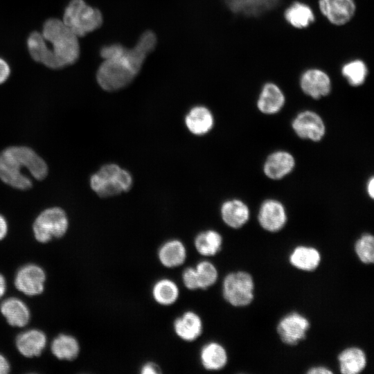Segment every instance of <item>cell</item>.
I'll return each mask as SVG.
<instances>
[{
	"instance_id": "cell-24",
	"label": "cell",
	"mask_w": 374,
	"mask_h": 374,
	"mask_svg": "<svg viewBox=\"0 0 374 374\" xmlns=\"http://www.w3.org/2000/svg\"><path fill=\"white\" fill-rule=\"evenodd\" d=\"M285 20L293 28L303 29L307 28L315 19V15L308 4L294 1L283 11Z\"/></svg>"
},
{
	"instance_id": "cell-1",
	"label": "cell",
	"mask_w": 374,
	"mask_h": 374,
	"mask_svg": "<svg viewBox=\"0 0 374 374\" xmlns=\"http://www.w3.org/2000/svg\"><path fill=\"white\" fill-rule=\"evenodd\" d=\"M157 43L156 35L146 30L131 48L118 43L103 46L100 55L104 60L96 73L99 86L105 91H114L129 85L139 74Z\"/></svg>"
},
{
	"instance_id": "cell-20",
	"label": "cell",
	"mask_w": 374,
	"mask_h": 374,
	"mask_svg": "<svg viewBox=\"0 0 374 374\" xmlns=\"http://www.w3.org/2000/svg\"><path fill=\"white\" fill-rule=\"evenodd\" d=\"M27 46L31 57L51 69H59L60 66L46 41L41 33L32 32L27 39Z\"/></svg>"
},
{
	"instance_id": "cell-19",
	"label": "cell",
	"mask_w": 374,
	"mask_h": 374,
	"mask_svg": "<svg viewBox=\"0 0 374 374\" xmlns=\"http://www.w3.org/2000/svg\"><path fill=\"white\" fill-rule=\"evenodd\" d=\"M288 260L294 268L311 272L319 267L321 261V255L320 251L314 247L298 245L290 252Z\"/></svg>"
},
{
	"instance_id": "cell-36",
	"label": "cell",
	"mask_w": 374,
	"mask_h": 374,
	"mask_svg": "<svg viewBox=\"0 0 374 374\" xmlns=\"http://www.w3.org/2000/svg\"><path fill=\"white\" fill-rule=\"evenodd\" d=\"M160 373V368L153 362L145 363L141 368V373L142 374H157Z\"/></svg>"
},
{
	"instance_id": "cell-35",
	"label": "cell",
	"mask_w": 374,
	"mask_h": 374,
	"mask_svg": "<svg viewBox=\"0 0 374 374\" xmlns=\"http://www.w3.org/2000/svg\"><path fill=\"white\" fill-rule=\"evenodd\" d=\"M10 73L8 64L0 57V84L7 80Z\"/></svg>"
},
{
	"instance_id": "cell-41",
	"label": "cell",
	"mask_w": 374,
	"mask_h": 374,
	"mask_svg": "<svg viewBox=\"0 0 374 374\" xmlns=\"http://www.w3.org/2000/svg\"><path fill=\"white\" fill-rule=\"evenodd\" d=\"M6 291V281L4 276L0 274V299L4 295Z\"/></svg>"
},
{
	"instance_id": "cell-2",
	"label": "cell",
	"mask_w": 374,
	"mask_h": 374,
	"mask_svg": "<svg viewBox=\"0 0 374 374\" xmlns=\"http://www.w3.org/2000/svg\"><path fill=\"white\" fill-rule=\"evenodd\" d=\"M37 179H44L48 174L44 160L33 150L26 146H11L0 154V179L6 184L18 189L27 190L33 182L28 174Z\"/></svg>"
},
{
	"instance_id": "cell-37",
	"label": "cell",
	"mask_w": 374,
	"mask_h": 374,
	"mask_svg": "<svg viewBox=\"0 0 374 374\" xmlns=\"http://www.w3.org/2000/svg\"><path fill=\"white\" fill-rule=\"evenodd\" d=\"M308 374H332L333 372L325 366H315L310 368L307 372Z\"/></svg>"
},
{
	"instance_id": "cell-15",
	"label": "cell",
	"mask_w": 374,
	"mask_h": 374,
	"mask_svg": "<svg viewBox=\"0 0 374 374\" xmlns=\"http://www.w3.org/2000/svg\"><path fill=\"white\" fill-rule=\"evenodd\" d=\"M318 8L330 24L342 26L353 17L356 4L354 0H319Z\"/></svg>"
},
{
	"instance_id": "cell-32",
	"label": "cell",
	"mask_w": 374,
	"mask_h": 374,
	"mask_svg": "<svg viewBox=\"0 0 374 374\" xmlns=\"http://www.w3.org/2000/svg\"><path fill=\"white\" fill-rule=\"evenodd\" d=\"M195 269L199 289L206 290L213 285L217 280V269L210 261L199 262Z\"/></svg>"
},
{
	"instance_id": "cell-18",
	"label": "cell",
	"mask_w": 374,
	"mask_h": 374,
	"mask_svg": "<svg viewBox=\"0 0 374 374\" xmlns=\"http://www.w3.org/2000/svg\"><path fill=\"white\" fill-rule=\"evenodd\" d=\"M220 214L225 224L235 229L245 225L250 217L249 206L238 199H232L223 202Z\"/></svg>"
},
{
	"instance_id": "cell-30",
	"label": "cell",
	"mask_w": 374,
	"mask_h": 374,
	"mask_svg": "<svg viewBox=\"0 0 374 374\" xmlns=\"http://www.w3.org/2000/svg\"><path fill=\"white\" fill-rule=\"evenodd\" d=\"M51 350L53 355L59 359L73 360L80 353V345L74 337L60 334L53 340Z\"/></svg>"
},
{
	"instance_id": "cell-17",
	"label": "cell",
	"mask_w": 374,
	"mask_h": 374,
	"mask_svg": "<svg viewBox=\"0 0 374 374\" xmlns=\"http://www.w3.org/2000/svg\"><path fill=\"white\" fill-rule=\"evenodd\" d=\"M46 336L41 330L31 329L17 335L15 345L18 351L26 357L39 356L46 345Z\"/></svg>"
},
{
	"instance_id": "cell-11",
	"label": "cell",
	"mask_w": 374,
	"mask_h": 374,
	"mask_svg": "<svg viewBox=\"0 0 374 374\" xmlns=\"http://www.w3.org/2000/svg\"><path fill=\"white\" fill-rule=\"evenodd\" d=\"M292 128L299 138L314 142L320 141L326 132V124L321 116L310 109L298 113L292 121Z\"/></svg>"
},
{
	"instance_id": "cell-21",
	"label": "cell",
	"mask_w": 374,
	"mask_h": 374,
	"mask_svg": "<svg viewBox=\"0 0 374 374\" xmlns=\"http://www.w3.org/2000/svg\"><path fill=\"white\" fill-rule=\"evenodd\" d=\"M339 368L343 374H358L367 365L364 350L357 346H350L342 350L337 356Z\"/></svg>"
},
{
	"instance_id": "cell-26",
	"label": "cell",
	"mask_w": 374,
	"mask_h": 374,
	"mask_svg": "<svg viewBox=\"0 0 374 374\" xmlns=\"http://www.w3.org/2000/svg\"><path fill=\"white\" fill-rule=\"evenodd\" d=\"M199 359L206 370L220 371L226 365L228 354L221 344L211 341L202 346L199 353Z\"/></svg>"
},
{
	"instance_id": "cell-16",
	"label": "cell",
	"mask_w": 374,
	"mask_h": 374,
	"mask_svg": "<svg viewBox=\"0 0 374 374\" xmlns=\"http://www.w3.org/2000/svg\"><path fill=\"white\" fill-rule=\"evenodd\" d=\"M296 166L294 157L285 150H277L268 155L263 164L265 175L279 180L292 172Z\"/></svg>"
},
{
	"instance_id": "cell-39",
	"label": "cell",
	"mask_w": 374,
	"mask_h": 374,
	"mask_svg": "<svg viewBox=\"0 0 374 374\" xmlns=\"http://www.w3.org/2000/svg\"><path fill=\"white\" fill-rule=\"evenodd\" d=\"M8 233V223L5 217L0 214V240H3Z\"/></svg>"
},
{
	"instance_id": "cell-23",
	"label": "cell",
	"mask_w": 374,
	"mask_h": 374,
	"mask_svg": "<svg viewBox=\"0 0 374 374\" xmlns=\"http://www.w3.org/2000/svg\"><path fill=\"white\" fill-rule=\"evenodd\" d=\"M0 312L8 324L14 327H24L30 319L28 306L16 297L5 299L0 305Z\"/></svg>"
},
{
	"instance_id": "cell-8",
	"label": "cell",
	"mask_w": 374,
	"mask_h": 374,
	"mask_svg": "<svg viewBox=\"0 0 374 374\" xmlns=\"http://www.w3.org/2000/svg\"><path fill=\"white\" fill-rule=\"evenodd\" d=\"M310 326L307 317L294 311L280 319L276 326V332L283 344L296 346L305 339Z\"/></svg>"
},
{
	"instance_id": "cell-22",
	"label": "cell",
	"mask_w": 374,
	"mask_h": 374,
	"mask_svg": "<svg viewBox=\"0 0 374 374\" xmlns=\"http://www.w3.org/2000/svg\"><path fill=\"white\" fill-rule=\"evenodd\" d=\"M176 335L186 341L196 340L202 333L203 323L201 317L195 312H185L174 321Z\"/></svg>"
},
{
	"instance_id": "cell-34",
	"label": "cell",
	"mask_w": 374,
	"mask_h": 374,
	"mask_svg": "<svg viewBox=\"0 0 374 374\" xmlns=\"http://www.w3.org/2000/svg\"><path fill=\"white\" fill-rule=\"evenodd\" d=\"M182 281L184 286L190 290L199 289L195 267H187L182 273Z\"/></svg>"
},
{
	"instance_id": "cell-3",
	"label": "cell",
	"mask_w": 374,
	"mask_h": 374,
	"mask_svg": "<svg viewBox=\"0 0 374 374\" xmlns=\"http://www.w3.org/2000/svg\"><path fill=\"white\" fill-rule=\"evenodd\" d=\"M42 35L62 69L74 64L79 58L80 48L78 37L62 21L51 18L47 19L42 28Z\"/></svg>"
},
{
	"instance_id": "cell-13",
	"label": "cell",
	"mask_w": 374,
	"mask_h": 374,
	"mask_svg": "<svg viewBox=\"0 0 374 374\" xmlns=\"http://www.w3.org/2000/svg\"><path fill=\"white\" fill-rule=\"evenodd\" d=\"M46 274L35 264H27L17 271L15 277V287L23 294L33 296L44 291Z\"/></svg>"
},
{
	"instance_id": "cell-29",
	"label": "cell",
	"mask_w": 374,
	"mask_h": 374,
	"mask_svg": "<svg viewBox=\"0 0 374 374\" xmlns=\"http://www.w3.org/2000/svg\"><path fill=\"white\" fill-rule=\"evenodd\" d=\"M340 72L348 84L352 87L363 85L369 73L366 64L359 58H355L343 64Z\"/></svg>"
},
{
	"instance_id": "cell-14",
	"label": "cell",
	"mask_w": 374,
	"mask_h": 374,
	"mask_svg": "<svg viewBox=\"0 0 374 374\" xmlns=\"http://www.w3.org/2000/svg\"><path fill=\"white\" fill-rule=\"evenodd\" d=\"M287 102L285 93L276 83L267 81L262 84L256 99L258 110L271 115L280 112Z\"/></svg>"
},
{
	"instance_id": "cell-27",
	"label": "cell",
	"mask_w": 374,
	"mask_h": 374,
	"mask_svg": "<svg viewBox=\"0 0 374 374\" xmlns=\"http://www.w3.org/2000/svg\"><path fill=\"white\" fill-rule=\"evenodd\" d=\"M158 258L166 267L173 268L181 265L186 259V249L179 240H170L163 243L158 251Z\"/></svg>"
},
{
	"instance_id": "cell-33",
	"label": "cell",
	"mask_w": 374,
	"mask_h": 374,
	"mask_svg": "<svg viewBox=\"0 0 374 374\" xmlns=\"http://www.w3.org/2000/svg\"><path fill=\"white\" fill-rule=\"evenodd\" d=\"M354 251L358 259L364 264L374 262V237L371 233H364L357 239Z\"/></svg>"
},
{
	"instance_id": "cell-12",
	"label": "cell",
	"mask_w": 374,
	"mask_h": 374,
	"mask_svg": "<svg viewBox=\"0 0 374 374\" xmlns=\"http://www.w3.org/2000/svg\"><path fill=\"white\" fill-rule=\"evenodd\" d=\"M287 221L286 208L281 202L267 199L262 202L258 213V222L262 229L270 233L280 231Z\"/></svg>"
},
{
	"instance_id": "cell-38",
	"label": "cell",
	"mask_w": 374,
	"mask_h": 374,
	"mask_svg": "<svg viewBox=\"0 0 374 374\" xmlns=\"http://www.w3.org/2000/svg\"><path fill=\"white\" fill-rule=\"evenodd\" d=\"M10 369V364L8 359L0 354V374L8 373Z\"/></svg>"
},
{
	"instance_id": "cell-10",
	"label": "cell",
	"mask_w": 374,
	"mask_h": 374,
	"mask_svg": "<svg viewBox=\"0 0 374 374\" xmlns=\"http://www.w3.org/2000/svg\"><path fill=\"white\" fill-rule=\"evenodd\" d=\"M227 10L235 15L259 17L276 9H285L292 0H220Z\"/></svg>"
},
{
	"instance_id": "cell-40",
	"label": "cell",
	"mask_w": 374,
	"mask_h": 374,
	"mask_svg": "<svg viewBox=\"0 0 374 374\" xmlns=\"http://www.w3.org/2000/svg\"><path fill=\"white\" fill-rule=\"evenodd\" d=\"M366 193L371 199L374 197V178L371 176L367 181L366 186Z\"/></svg>"
},
{
	"instance_id": "cell-25",
	"label": "cell",
	"mask_w": 374,
	"mask_h": 374,
	"mask_svg": "<svg viewBox=\"0 0 374 374\" xmlns=\"http://www.w3.org/2000/svg\"><path fill=\"white\" fill-rule=\"evenodd\" d=\"M188 130L195 135H204L212 130L214 117L204 106H195L190 109L185 118Z\"/></svg>"
},
{
	"instance_id": "cell-5",
	"label": "cell",
	"mask_w": 374,
	"mask_h": 374,
	"mask_svg": "<svg viewBox=\"0 0 374 374\" xmlns=\"http://www.w3.org/2000/svg\"><path fill=\"white\" fill-rule=\"evenodd\" d=\"M62 21L78 37H83L101 26L103 15L84 0H71L66 7Z\"/></svg>"
},
{
	"instance_id": "cell-31",
	"label": "cell",
	"mask_w": 374,
	"mask_h": 374,
	"mask_svg": "<svg viewBox=\"0 0 374 374\" xmlns=\"http://www.w3.org/2000/svg\"><path fill=\"white\" fill-rule=\"evenodd\" d=\"M152 294L157 303L168 306L177 301L179 296V290L173 280L162 278L154 283Z\"/></svg>"
},
{
	"instance_id": "cell-4",
	"label": "cell",
	"mask_w": 374,
	"mask_h": 374,
	"mask_svg": "<svg viewBox=\"0 0 374 374\" xmlns=\"http://www.w3.org/2000/svg\"><path fill=\"white\" fill-rule=\"evenodd\" d=\"M132 185L131 174L116 163H107L90 178L91 189L100 197H107L128 191Z\"/></svg>"
},
{
	"instance_id": "cell-6",
	"label": "cell",
	"mask_w": 374,
	"mask_h": 374,
	"mask_svg": "<svg viewBox=\"0 0 374 374\" xmlns=\"http://www.w3.org/2000/svg\"><path fill=\"white\" fill-rule=\"evenodd\" d=\"M222 288L224 300L233 307L248 306L254 299V279L246 271L229 273L223 279Z\"/></svg>"
},
{
	"instance_id": "cell-9",
	"label": "cell",
	"mask_w": 374,
	"mask_h": 374,
	"mask_svg": "<svg viewBox=\"0 0 374 374\" xmlns=\"http://www.w3.org/2000/svg\"><path fill=\"white\" fill-rule=\"evenodd\" d=\"M301 92L312 100L327 97L332 90L330 75L323 69L313 67L304 70L299 80Z\"/></svg>"
},
{
	"instance_id": "cell-28",
	"label": "cell",
	"mask_w": 374,
	"mask_h": 374,
	"mask_svg": "<svg viewBox=\"0 0 374 374\" xmlns=\"http://www.w3.org/2000/svg\"><path fill=\"white\" fill-rule=\"evenodd\" d=\"M223 244L222 235L209 229L198 233L194 240L197 251L204 256H213L218 253Z\"/></svg>"
},
{
	"instance_id": "cell-7",
	"label": "cell",
	"mask_w": 374,
	"mask_h": 374,
	"mask_svg": "<svg viewBox=\"0 0 374 374\" xmlns=\"http://www.w3.org/2000/svg\"><path fill=\"white\" fill-rule=\"evenodd\" d=\"M69 227L66 213L60 207H51L41 212L33 224L35 238L46 243L53 238L62 237Z\"/></svg>"
}]
</instances>
